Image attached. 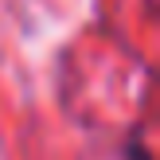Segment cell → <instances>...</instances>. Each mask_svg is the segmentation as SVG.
Segmentation results:
<instances>
[{
  "label": "cell",
  "instance_id": "cell-1",
  "mask_svg": "<svg viewBox=\"0 0 160 160\" xmlns=\"http://www.w3.org/2000/svg\"><path fill=\"white\" fill-rule=\"evenodd\" d=\"M125 160H152V156H148V148L141 145V141H133V145H129V152H125Z\"/></svg>",
  "mask_w": 160,
  "mask_h": 160
}]
</instances>
